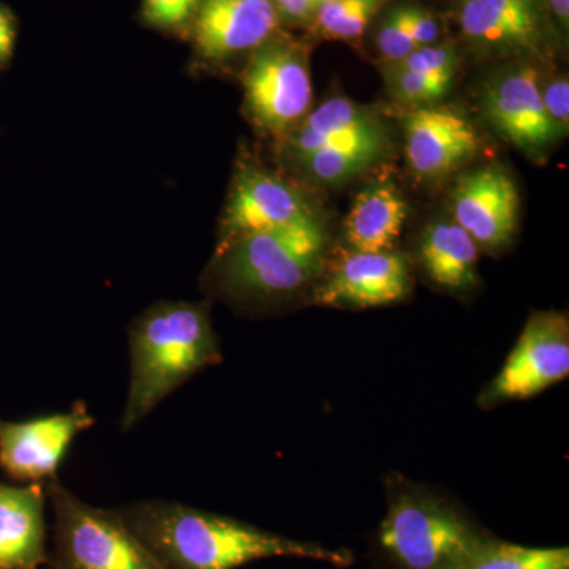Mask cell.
<instances>
[{
    "label": "cell",
    "instance_id": "obj_15",
    "mask_svg": "<svg viewBox=\"0 0 569 569\" xmlns=\"http://www.w3.org/2000/svg\"><path fill=\"white\" fill-rule=\"evenodd\" d=\"M279 24L274 0H200L194 47L206 61H227L271 40Z\"/></svg>",
    "mask_w": 569,
    "mask_h": 569
},
{
    "label": "cell",
    "instance_id": "obj_18",
    "mask_svg": "<svg viewBox=\"0 0 569 569\" xmlns=\"http://www.w3.org/2000/svg\"><path fill=\"white\" fill-rule=\"evenodd\" d=\"M407 217L406 198L395 183L373 182L355 198L343 224V238L353 252H389L395 250Z\"/></svg>",
    "mask_w": 569,
    "mask_h": 569
},
{
    "label": "cell",
    "instance_id": "obj_12",
    "mask_svg": "<svg viewBox=\"0 0 569 569\" xmlns=\"http://www.w3.org/2000/svg\"><path fill=\"white\" fill-rule=\"evenodd\" d=\"M411 293L410 266L406 254L389 252L347 253L317 284L313 301L342 309H372L396 305Z\"/></svg>",
    "mask_w": 569,
    "mask_h": 569
},
{
    "label": "cell",
    "instance_id": "obj_30",
    "mask_svg": "<svg viewBox=\"0 0 569 569\" xmlns=\"http://www.w3.org/2000/svg\"><path fill=\"white\" fill-rule=\"evenodd\" d=\"M17 29L9 10L0 7V62L7 61L13 52Z\"/></svg>",
    "mask_w": 569,
    "mask_h": 569
},
{
    "label": "cell",
    "instance_id": "obj_22",
    "mask_svg": "<svg viewBox=\"0 0 569 569\" xmlns=\"http://www.w3.org/2000/svg\"><path fill=\"white\" fill-rule=\"evenodd\" d=\"M385 2L387 0H323L312 24L325 39H359Z\"/></svg>",
    "mask_w": 569,
    "mask_h": 569
},
{
    "label": "cell",
    "instance_id": "obj_5",
    "mask_svg": "<svg viewBox=\"0 0 569 569\" xmlns=\"http://www.w3.org/2000/svg\"><path fill=\"white\" fill-rule=\"evenodd\" d=\"M44 486L54 516L51 569H168L116 509L86 503L58 477Z\"/></svg>",
    "mask_w": 569,
    "mask_h": 569
},
{
    "label": "cell",
    "instance_id": "obj_24",
    "mask_svg": "<svg viewBox=\"0 0 569 569\" xmlns=\"http://www.w3.org/2000/svg\"><path fill=\"white\" fill-rule=\"evenodd\" d=\"M399 69L413 71L430 80L449 82L452 84L459 69V54L452 44L436 43L430 47L418 48L400 62L389 63Z\"/></svg>",
    "mask_w": 569,
    "mask_h": 569
},
{
    "label": "cell",
    "instance_id": "obj_28",
    "mask_svg": "<svg viewBox=\"0 0 569 569\" xmlns=\"http://www.w3.org/2000/svg\"><path fill=\"white\" fill-rule=\"evenodd\" d=\"M410 31L418 48L430 47L440 40V21L430 11L410 6Z\"/></svg>",
    "mask_w": 569,
    "mask_h": 569
},
{
    "label": "cell",
    "instance_id": "obj_16",
    "mask_svg": "<svg viewBox=\"0 0 569 569\" xmlns=\"http://www.w3.org/2000/svg\"><path fill=\"white\" fill-rule=\"evenodd\" d=\"M44 482L0 481V569H39L48 563Z\"/></svg>",
    "mask_w": 569,
    "mask_h": 569
},
{
    "label": "cell",
    "instance_id": "obj_14",
    "mask_svg": "<svg viewBox=\"0 0 569 569\" xmlns=\"http://www.w3.org/2000/svg\"><path fill=\"white\" fill-rule=\"evenodd\" d=\"M463 39L485 54L538 56L545 41L541 0H462Z\"/></svg>",
    "mask_w": 569,
    "mask_h": 569
},
{
    "label": "cell",
    "instance_id": "obj_10",
    "mask_svg": "<svg viewBox=\"0 0 569 569\" xmlns=\"http://www.w3.org/2000/svg\"><path fill=\"white\" fill-rule=\"evenodd\" d=\"M305 194L293 183L258 167L236 176L220 230V247L244 236L263 233L313 216Z\"/></svg>",
    "mask_w": 569,
    "mask_h": 569
},
{
    "label": "cell",
    "instance_id": "obj_9",
    "mask_svg": "<svg viewBox=\"0 0 569 569\" xmlns=\"http://www.w3.org/2000/svg\"><path fill=\"white\" fill-rule=\"evenodd\" d=\"M541 73L533 63H518L498 71L481 96L482 114L509 144L539 157L560 140L541 99Z\"/></svg>",
    "mask_w": 569,
    "mask_h": 569
},
{
    "label": "cell",
    "instance_id": "obj_7",
    "mask_svg": "<svg viewBox=\"0 0 569 569\" xmlns=\"http://www.w3.org/2000/svg\"><path fill=\"white\" fill-rule=\"evenodd\" d=\"M569 376V320L567 313L533 312L507 361L482 389L478 406L490 410L512 400H527Z\"/></svg>",
    "mask_w": 569,
    "mask_h": 569
},
{
    "label": "cell",
    "instance_id": "obj_29",
    "mask_svg": "<svg viewBox=\"0 0 569 569\" xmlns=\"http://www.w3.org/2000/svg\"><path fill=\"white\" fill-rule=\"evenodd\" d=\"M323 0H274L280 22L302 26L312 24L318 7Z\"/></svg>",
    "mask_w": 569,
    "mask_h": 569
},
{
    "label": "cell",
    "instance_id": "obj_31",
    "mask_svg": "<svg viewBox=\"0 0 569 569\" xmlns=\"http://www.w3.org/2000/svg\"><path fill=\"white\" fill-rule=\"evenodd\" d=\"M542 10L548 11L560 36H568L569 0H541Z\"/></svg>",
    "mask_w": 569,
    "mask_h": 569
},
{
    "label": "cell",
    "instance_id": "obj_11",
    "mask_svg": "<svg viewBox=\"0 0 569 569\" xmlns=\"http://www.w3.org/2000/svg\"><path fill=\"white\" fill-rule=\"evenodd\" d=\"M519 192L511 174L498 164L459 179L452 192V220L486 252L505 249L515 238Z\"/></svg>",
    "mask_w": 569,
    "mask_h": 569
},
{
    "label": "cell",
    "instance_id": "obj_17",
    "mask_svg": "<svg viewBox=\"0 0 569 569\" xmlns=\"http://www.w3.org/2000/svg\"><path fill=\"white\" fill-rule=\"evenodd\" d=\"M385 134L383 123L372 111L346 97H332L310 111L283 142L288 156L298 160L326 146Z\"/></svg>",
    "mask_w": 569,
    "mask_h": 569
},
{
    "label": "cell",
    "instance_id": "obj_13",
    "mask_svg": "<svg viewBox=\"0 0 569 569\" xmlns=\"http://www.w3.org/2000/svg\"><path fill=\"white\" fill-rule=\"evenodd\" d=\"M403 132L408 167L427 181L455 173L481 149L473 123L460 112L437 104L411 110Z\"/></svg>",
    "mask_w": 569,
    "mask_h": 569
},
{
    "label": "cell",
    "instance_id": "obj_26",
    "mask_svg": "<svg viewBox=\"0 0 569 569\" xmlns=\"http://www.w3.org/2000/svg\"><path fill=\"white\" fill-rule=\"evenodd\" d=\"M200 0H144L142 17L156 28L174 29L193 17Z\"/></svg>",
    "mask_w": 569,
    "mask_h": 569
},
{
    "label": "cell",
    "instance_id": "obj_4",
    "mask_svg": "<svg viewBox=\"0 0 569 569\" xmlns=\"http://www.w3.org/2000/svg\"><path fill=\"white\" fill-rule=\"evenodd\" d=\"M489 533L448 496L396 475L370 552L380 569H448Z\"/></svg>",
    "mask_w": 569,
    "mask_h": 569
},
{
    "label": "cell",
    "instance_id": "obj_2",
    "mask_svg": "<svg viewBox=\"0 0 569 569\" xmlns=\"http://www.w3.org/2000/svg\"><path fill=\"white\" fill-rule=\"evenodd\" d=\"M129 395L121 417L130 432L197 373L222 362L220 340L203 302L163 301L129 329Z\"/></svg>",
    "mask_w": 569,
    "mask_h": 569
},
{
    "label": "cell",
    "instance_id": "obj_19",
    "mask_svg": "<svg viewBox=\"0 0 569 569\" xmlns=\"http://www.w3.org/2000/svg\"><path fill=\"white\" fill-rule=\"evenodd\" d=\"M477 242L455 220H437L426 228L418 260L427 279L449 293H467L479 283Z\"/></svg>",
    "mask_w": 569,
    "mask_h": 569
},
{
    "label": "cell",
    "instance_id": "obj_27",
    "mask_svg": "<svg viewBox=\"0 0 569 569\" xmlns=\"http://www.w3.org/2000/svg\"><path fill=\"white\" fill-rule=\"evenodd\" d=\"M541 99L550 121L559 130L561 137L569 129V82L568 77H559L556 80L541 84Z\"/></svg>",
    "mask_w": 569,
    "mask_h": 569
},
{
    "label": "cell",
    "instance_id": "obj_20",
    "mask_svg": "<svg viewBox=\"0 0 569 569\" xmlns=\"http://www.w3.org/2000/svg\"><path fill=\"white\" fill-rule=\"evenodd\" d=\"M448 569H569V549L516 545L489 533Z\"/></svg>",
    "mask_w": 569,
    "mask_h": 569
},
{
    "label": "cell",
    "instance_id": "obj_6",
    "mask_svg": "<svg viewBox=\"0 0 569 569\" xmlns=\"http://www.w3.org/2000/svg\"><path fill=\"white\" fill-rule=\"evenodd\" d=\"M246 108L258 129L284 140L310 112L312 74L306 48L295 41H266L252 52L242 77Z\"/></svg>",
    "mask_w": 569,
    "mask_h": 569
},
{
    "label": "cell",
    "instance_id": "obj_3",
    "mask_svg": "<svg viewBox=\"0 0 569 569\" xmlns=\"http://www.w3.org/2000/svg\"><path fill=\"white\" fill-rule=\"evenodd\" d=\"M328 233L317 213L299 222L236 239L217 249L206 283L228 301H287L323 272Z\"/></svg>",
    "mask_w": 569,
    "mask_h": 569
},
{
    "label": "cell",
    "instance_id": "obj_8",
    "mask_svg": "<svg viewBox=\"0 0 569 569\" xmlns=\"http://www.w3.org/2000/svg\"><path fill=\"white\" fill-rule=\"evenodd\" d=\"M96 425L78 400L69 411L26 419H0V470L14 482L32 485L58 477L59 467L78 436Z\"/></svg>",
    "mask_w": 569,
    "mask_h": 569
},
{
    "label": "cell",
    "instance_id": "obj_25",
    "mask_svg": "<svg viewBox=\"0 0 569 569\" xmlns=\"http://www.w3.org/2000/svg\"><path fill=\"white\" fill-rule=\"evenodd\" d=\"M377 50L387 66L418 50L410 31V6L389 11L377 32Z\"/></svg>",
    "mask_w": 569,
    "mask_h": 569
},
{
    "label": "cell",
    "instance_id": "obj_21",
    "mask_svg": "<svg viewBox=\"0 0 569 569\" xmlns=\"http://www.w3.org/2000/svg\"><path fill=\"white\" fill-rule=\"evenodd\" d=\"M385 151H387V134L326 146L295 160V163H298L316 181L335 186L372 167Z\"/></svg>",
    "mask_w": 569,
    "mask_h": 569
},
{
    "label": "cell",
    "instance_id": "obj_23",
    "mask_svg": "<svg viewBox=\"0 0 569 569\" xmlns=\"http://www.w3.org/2000/svg\"><path fill=\"white\" fill-rule=\"evenodd\" d=\"M385 77H387L388 91L392 99L411 110L436 104L447 96L452 86L449 82L430 80L422 74L399 69L396 66H387Z\"/></svg>",
    "mask_w": 569,
    "mask_h": 569
},
{
    "label": "cell",
    "instance_id": "obj_1",
    "mask_svg": "<svg viewBox=\"0 0 569 569\" xmlns=\"http://www.w3.org/2000/svg\"><path fill=\"white\" fill-rule=\"evenodd\" d=\"M116 511L168 569H238L276 557L342 569L355 563L350 549L283 537L176 501H138Z\"/></svg>",
    "mask_w": 569,
    "mask_h": 569
}]
</instances>
